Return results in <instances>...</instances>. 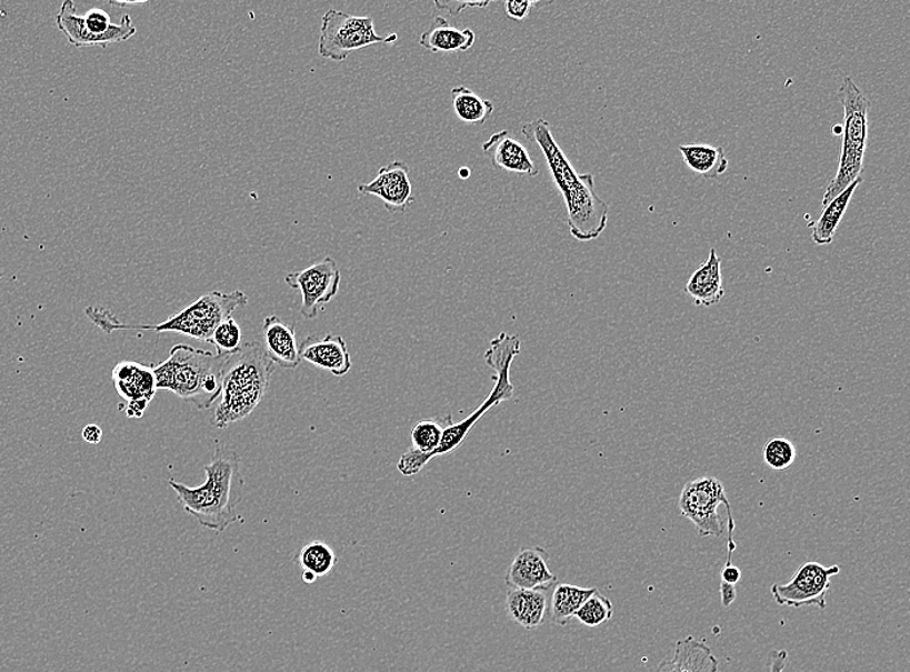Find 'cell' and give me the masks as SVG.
<instances>
[{"mask_svg":"<svg viewBox=\"0 0 910 672\" xmlns=\"http://www.w3.org/2000/svg\"><path fill=\"white\" fill-rule=\"evenodd\" d=\"M521 133L541 150L549 164L552 181L564 199L571 234L580 242L599 239L608 224L609 208L596 191V178L591 173L580 175L573 169L543 118L527 123Z\"/></svg>","mask_w":910,"mask_h":672,"instance_id":"cell-1","label":"cell"},{"mask_svg":"<svg viewBox=\"0 0 910 672\" xmlns=\"http://www.w3.org/2000/svg\"><path fill=\"white\" fill-rule=\"evenodd\" d=\"M241 463V457L233 449L217 440L211 462L203 465L206 481L202 485L191 488L172 479L169 485L189 515L201 526L221 533L242 521L237 512L244 487Z\"/></svg>","mask_w":910,"mask_h":672,"instance_id":"cell-2","label":"cell"},{"mask_svg":"<svg viewBox=\"0 0 910 672\" xmlns=\"http://www.w3.org/2000/svg\"><path fill=\"white\" fill-rule=\"evenodd\" d=\"M248 304L249 298L241 290L232 292L216 290L198 298L184 310L172 314L171 318L157 323V325H128V323H122L112 312L102 307H87L84 313L93 325H97L108 335L122 330H148L154 331V333L181 334L209 343L213 330L217 329L219 323L232 318V314L239 308Z\"/></svg>","mask_w":910,"mask_h":672,"instance_id":"cell-3","label":"cell"},{"mask_svg":"<svg viewBox=\"0 0 910 672\" xmlns=\"http://www.w3.org/2000/svg\"><path fill=\"white\" fill-rule=\"evenodd\" d=\"M229 358L192 345H173L168 359L152 365L157 390L170 391L198 410H208L220 398Z\"/></svg>","mask_w":910,"mask_h":672,"instance_id":"cell-4","label":"cell"},{"mask_svg":"<svg viewBox=\"0 0 910 672\" xmlns=\"http://www.w3.org/2000/svg\"><path fill=\"white\" fill-rule=\"evenodd\" d=\"M273 373L274 363L269 360L264 345L257 340L243 343L242 350L227 362L213 425L224 430L250 417L264 399Z\"/></svg>","mask_w":910,"mask_h":672,"instance_id":"cell-5","label":"cell"},{"mask_svg":"<svg viewBox=\"0 0 910 672\" xmlns=\"http://www.w3.org/2000/svg\"><path fill=\"white\" fill-rule=\"evenodd\" d=\"M838 100L843 107L842 153L836 177L822 199V208L860 179L864 168L870 102L849 76L843 78Z\"/></svg>","mask_w":910,"mask_h":672,"instance_id":"cell-6","label":"cell"},{"mask_svg":"<svg viewBox=\"0 0 910 672\" xmlns=\"http://www.w3.org/2000/svg\"><path fill=\"white\" fill-rule=\"evenodd\" d=\"M520 351L521 342L518 335L501 333L490 342L486 353V362L490 369L496 371L493 389L486 401L477 410L472 411L469 417L462 419L461 422H453V418H450L444 432H442L439 448L431 454V461L433 458L454 452L457 448L463 444L473 427L490 409L500 405L503 401L513 399L516 387L511 382L510 371L513 359L517 358Z\"/></svg>","mask_w":910,"mask_h":672,"instance_id":"cell-7","label":"cell"},{"mask_svg":"<svg viewBox=\"0 0 910 672\" xmlns=\"http://www.w3.org/2000/svg\"><path fill=\"white\" fill-rule=\"evenodd\" d=\"M398 39V34L379 36L374 20L368 16L329 10L322 16L319 54L323 59L342 62L353 52L374 44H394Z\"/></svg>","mask_w":910,"mask_h":672,"instance_id":"cell-8","label":"cell"},{"mask_svg":"<svg viewBox=\"0 0 910 672\" xmlns=\"http://www.w3.org/2000/svg\"><path fill=\"white\" fill-rule=\"evenodd\" d=\"M57 26L76 49L102 47L129 41L137 34L130 14H123L120 23H113L107 11L91 8L83 16L77 13L73 0H66L57 16Z\"/></svg>","mask_w":910,"mask_h":672,"instance_id":"cell-9","label":"cell"},{"mask_svg":"<svg viewBox=\"0 0 910 672\" xmlns=\"http://www.w3.org/2000/svg\"><path fill=\"white\" fill-rule=\"evenodd\" d=\"M731 505L722 481L714 477H702L687 482L679 498L682 518L690 520L702 538L720 536L724 533V520L719 515V505Z\"/></svg>","mask_w":910,"mask_h":672,"instance_id":"cell-10","label":"cell"},{"mask_svg":"<svg viewBox=\"0 0 910 672\" xmlns=\"http://www.w3.org/2000/svg\"><path fill=\"white\" fill-rule=\"evenodd\" d=\"M840 572V565L826 566L817 561H807L788 583L772 584L771 595L780 606L826 609L830 580Z\"/></svg>","mask_w":910,"mask_h":672,"instance_id":"cell-11","label":"cell"},{"mask_svg":"<svg viewBox=\"0 0 910 672\" xmlns=\"http://www.w3.org/2000/svg\"><path fill=\"white\" fill-rule=\"evenodd\" d=\"M342 273L334 259L327 257L302 271L291 272L284 282L292 290L302 294V313L306 320L318 319L323 304H328L338 294Z\"/></svg>","mask_w":910,"mask_h":672,"instance_id":"cell-12","label":"cell"},{"mask_svg":"<svg viewBox=\"0 0 910 672\" xmlns=\"http://www.w3.org/2000/svg\"><path fill=\"white\" fill-rule=\"evenodd\" d=\"M113 382L118 394L128 402L126 415L129 418L144 415L158 391L153 367L122 361L113 370Z\"/></svg>","mask_w":910,"mask_h":672,"instance_id":"cell-13","label":"cell"},{"mask_svg":"<svg viewBox=\"0 0 910 672\" xmlns=\"http://www.w3.org/2000/svg\"><path fill=\"white\" fill-rule=\"evenodd\" d=\"M358 191L362 195L378 197L386 210L393 213L406 212L416 201L409 166L402 161L384 166L373 181L359 185Z\"/></svg>","mask_w":910,"mask_h":672,"instance_id":"cell-14","label":"cell"},{"mask_svg":"<svg viewBox=\"0 0 910 672\" xmlns=\"http://www.w3.org/2000/svg\"><path fill=\"white\" fill-rule=\"evenodd\" d=\"M550 555L540 545L522 549L504 575L506 586L511 590L549 591L558 583V575L549 566Z\"/></svg>","mask_w":910,"mask_h":672,"instance_id":"cell-15","label":"cell"},{"mask_svg":"<svg viewBox=\"0 0 910 672\" xmlns=\"http://www.w3.org/2000/svg\"><path fill=\"white\" fill-rule=\"evenodd\" d=\"M484 152L494 168L521 177L536 178L540 169L530 157L528 149L513 139L509 131H498L482 144Z\"/></svg>","mask_w":910,"mask_h":672,"instance_id":"cell-16","label":"cell"},{"mask_svg":"<svg viewBox=\"0 0 910 672\" xmlns=\"http://www.w3.org/2000/svg\"><path fill=\"white\" fill-rule=\"evenodd\" d=\"M299 354L302 361L336 377H344L352 369L351 353L340 335L308 337L299 347Z\"/></svg>","mask_w":910,"mask_h":672,"instance_id":"cell-17","label":"cell"},{"mask_svg":"<svg viewBox=\"0 0 910 672\" xmlns=\"http://www.w3.org/2000/svg\"><path fill=\"white\" fill-rule=\"evenodd\" d=\"M266 353L274 365L282 369H297L302 359L299 354L296 329L284 323L277 315H268L263 322Z\"/></svg>","mask_w":910,"mask_h":672,"instance_id":"cell-18","label":"cell"},{"mask_svg":"<svg viewBox=\"0 0 910 672\" xmlns=\"http://www.w3.org/2000/svg\"><path fill=\"white\" fill-rule=\"evenodd\" d=\"M719 661L711 648L693 636L678 640L674 655L662 661L656 672H718Z\"/></svg>","mask_w":910,"mask_h":672,"instance_id":"cell-19","label":"cell"},{"mask_svg":"<svg viewBox=\"0 0 910 672\" xmlns=\"http://www.w3.org/2000/svg\"><path fill=\"white\" fill-rule=\"evenodd\" d=\"M684 291L699 307L716 305L723 299L722 260L716 249H710L707 262L696 269Z\"/></svg>","mask_w":910,"mask_h":672,"instance_id":"cell-20","label":"cell"},{"mask_svg":"<svg viewBox=\"0 0 910 672\" xmlns=\"http://www.w3.org/2000/svg\"><path fill=\"white\" fill-rule=\"evenodd\" d=\"M506 611L522 629L528 631L540 629L548 614V596L543 591L510 590L506 598Z\"/></svg>","mask_w":910,"mask_h":672,"instance_id":"cell-21","label":"cell"},{"mask_svg":"<svg viewBox=\"0 0 910 672\" xmlns=\"http://www.w3.org/2000/svg\"><path fill=\"white\" fill-rule=\"evenodd\" d=\"M477 36L471 29H457L444 18H434L432 28L419 38V44L432 53L466 52L472 49Z\"/></svg>","mask_w":910,"mask_h":672,"instance_id":"cell-22","label":"cell"},{"mask_svg":"<svg viewBox=\"0 0 910 672\" xmlns=\"http://www.w3.org/2000/svg\"><path fill=\"white\" fill-rule=\"evenodd\" d=\"M862 183V178L853 181V183L844 189L841 194H838L832 202H829L824 212L821 213L819 220L814 221L812 227V241L818 247H826L834 240L838 227L844 217V212L849 209L854 191Z\"/></svg>","mask_w":910,"mask_h":672,"instance_id":"cell-23","label":"cell"},{"mask_svg":"<svg viewBox=\"0 0 910 672\" xmlns=\"http://www.w3.org/2000/svg\"><path fill=\"white\" fill-rule=\"evenodd\" d=\"M680 153L688 168L707 179H717L728 170L722 147L708 144L680 146Z\"/></svg>","mask_w":910,"mask_h":672,"instance_id":"cell-24","label":"cell"},{"mask_svg":"<svg viewBox=\"0 0 910 672\" xmlns=\"http://www.w3.org/2000/svg\"><path fill=\"white\" fill-rule=\"evenodd\" d=\"M597 588L586 589L573 584L559 583L550 600V619L552 623L564 628L574 619V614L583 605Z\"/></svg>","mask_w":910,"mask_h":672,"instance_id":"cell-25","label":"cell"},{"mask_svg":"<svg viewBox=\"0 0 910 672\" xmlns=\"http://www.w3.org/2000/svg\"><path fill=\"white\" fill-rule=\"evenodd\" d=\"M452 99L458 120L466 124H486L494 112L492 101L480 98L464 86L452 90Z\"/></svg>","mask_w":910,"mask_h":672,"instance_id":"cell-26","label":"cell"},{"mask_svg":"<svg viewBox=\"0 0 910 672\" xmlns=\"http://www.w3.org/2000/svg\"><path fill=\"white\" fill-rule=\"evenodd\" d=\"M298 563L303 572H311L320 579L334 571L338 558L334 550L326 542L312 541L300 550Z\"/></svg>","mask_w":910,"mask_h":672,"instance_id":"cell-27","label":"cell"},{"mask_svg":"<svg viewBox=\"0 0 910 672\" xmlns=\"http://www.w3.org/2000/svg\"><path fill=\"white\" fill-rule=\"evenodd\" d=\"M450 415L439 419H424L418 422L411 431V442L413 449L424 454L427 463L431 462V454L440 445L442 432H444L447 423L450 421Z\"/></svg>","mask_w":910,"mask_h":672,"instance_id":"cell-28","label":"cell"},{"mask_svg":"<svg viewBox=\"0 0 910 672\" xmlns=\"http://www.w3.org/2000/svg\"><path fill=\"white\" fill-rule=\"evenodd\" d=\"M613 613L614 606L611 600L597 590L577 611L574 619L579 620L583 626L593 629L611 621Z\"/></svg>","mask_w":910,"mask_h":672,"instance_id":"cell-29","label":"cell"},{"mask_svg":"<svg viewBox=\"0 0 910 672\" xmlns=\"http://www.w3.org/2000/svg\"><path fill=\"white\" fill-rule=\"evenodd\" d=\"M216 347L217 354L233 355L239 353L243 347L242 331L233 318H229L219 323L209 340Z\"/></svg>","mask_w":910,"mask_h":672,"instance_id":"cell-30","label":"cell"},{"mask_svg":"<svg viewBox=\"0 0 910 672\" xmlns=\"http://www.w3.org/2000/svg\"><path fill=\"white\" fill-rule=\"evenodd\" d=\"M796 460V445L786 438H774L763 447V461L771 470H788Z\"/></svg>","mask_w":910,"mask_h":672,"instance_id":"cell-31","label":"cell"},{"mask_svg":"<svg viewBox=\"0 0 910 672\" xmlns=\"http://www.w3.org/2000/svg\"><path fill=\"white\" fill-rule=\"evenodd\" d=\"M427 465L424 454L411 448L403 453L398 463V470L403 477H416Z\"/></svg>","mask_w":910,"mask_h":672,"instance_id":"cell-32","label":"cell"},{"mask_svg":"<svg viewBox=\"0 0 910 672\" xmlns=\"http://www.w3.org/2000/svg\"><path fill=\"white\" fill-rule=\"evenodd\" d=\"M537 4L540 3L533 2V0H522V2L510 0V2H504V12L511 20L526 21Z\"/></svg>","mask_w":910,"mask_h":672,"instance_id":"cell-33","label":"cell"},{"mask_svg":"<svg viewBox=\"0 0 910 672\" xmlns=\"http://www.w3.org/2000/svg\"><path fill=\"white\" fill-rule=\"evenodd\" d=\"M438 10L447 11L449 14L458 16L462 13L466 8H487L489 7L490 2H450V0H437L433 3Z\"/></svg>","mask_w":910,"mask_h":672,"instance_id":"cell-34","label":"cell"},{"mask_svg":"<svg viewBox=\"0 0 910 672\" xmlns=\"http://www.w3.org/2000/svg\"><path fill=\"white\" fill-rule=\"evenodd\" d=\"M788 663V652L786 650H774L769 654V672H786Z\"/></svg>","mask_w":910,"mask_h":672,"instance_id":"cell-35","label":"cell"},{"mask_svg":"<svg viewBox=\"0 0 910 672\" xmlns=\"http://www.w3.org/2000/svg\"><path fill=\"white\" fill-rule=\"evenodd\" d=\"M82 438L91 445H99L102 440V430L97 424H87L82 431Z\"/></svg>","mask_w":910,"mask_h":672,"instance_id":"cell-36","label":"cell"},{"mask_svg":"<svg viewBox=\"0 0 910 672\" xmlns=\"http://www.w3.org/2000/svg\"><path fill=\"white\" fill-rule=\"evenodd\" d=\"M302 580H303V582H304V583H307V584H312V583H314L316 581H318V576H316V575H314L313 573H311V572H303V573H302Z\"/></svg>","mask_w":910,"mask_h":672,"instance_id":"cell-37","label":"cell"},{"mask_svg":"<svg viewBox=\"0 0 910 672\" xmlns=\"http://www.w3.org/2000/svg\"><path fill=\"white\" fill-rule=\"evenodd\" d=\"M146 2H109V4L118 6V7H126V6H137V4H144Z\"/></svg>","mask_w":910,"mask_h":672,"instance_id":"cell-38","label":"cell"},{"mask_svg":"<svg viewBox=\"0 0 910 672\" xmlns=\"http://www.w3.org/2000/svg\"><path fill=\"white\" fill-rule=\"evenodd\" d=\"M459 178L467 179L470 177L471 171L469 169H461L459 170Z\"/></svg>","mask_w":910,"mask_h":672,"instance_id":"cell-39","label":"cell"},{"mask_svg":"<svg viewBox=\"0 0 910 672\" xmlns=\"http://www.w3.org/2000/svg\"><path fill=\"white\" fill-rule=\"evenodd\" d=\"M834 133H836V134H837V133L842 134V126H836V128H834Z\"/></svg>","mask_w":910,"mask_h":672,"instance_id":"cell-40","label":"cell"},{"mask_svg":"<svg viewBox=\"0 0 910 672\" xmlns=\"http://www.w3.org/2000/svg\"><path fill=\"white\" fill-rule=\"evenodd\" d=\"M2 279H3V272L0 271V280H2Z\"/></svg>","mask_w":910,"mask_h":672,"instance_id":"cell-41","label":"cell"}]
</instances>
